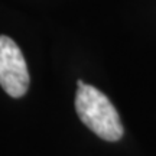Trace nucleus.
Segmentation results:
<instances>
[{
  "instance_id": "f257e3e1",
  "label": "nucleus",
  "mask_w": 156,
  "mask_h": 156,
  "mask_svg": "<svg viewBox=\"0 0 156 156\" xmlns=\"http://www.w3.org/2000/svg\"><path fill=\"white\" fill-rule=\"evenodd\" d=\"M75 110L80 120L97 136L108 142H116L123 136V124L112 101L93 85L77 83Z\"/></svg>"
},
{
  "instance_id": "f03ea898",
  "label": "nucleus",
  "mask_w": 156,
  "mask_h": 156,
  "mask_svg": "<svg viewBox=\"0 0 156 156\" xmlns=\"http://www.w3.org/2000/svg\"><path fill=\"white\" fill-rule=\"evenodd\" d=\"M0 85L15 98L26 94L29 87V71L22 51L5 35H0Z\"/></svg>"
}]
</instances>
